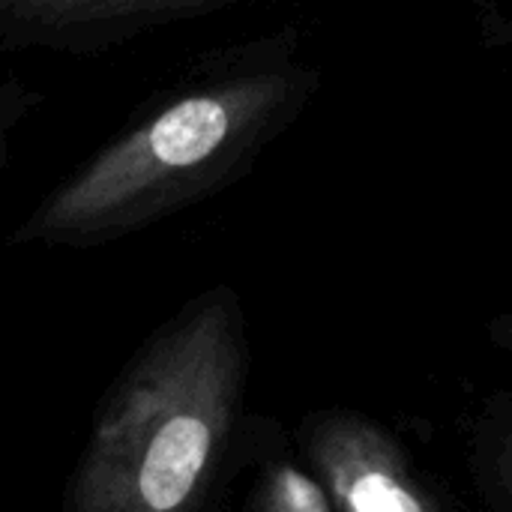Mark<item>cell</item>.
<instances>
[{
	"label": "cell",
	"instance_id": "4",
	"mask_svg": "<svg viewBox=\"0 0 512 512\" xmlns=\"http://www.w3.org/2000/svg\"><path fill=\"white\" fill-rule=\"evenodd\" d=\"M234 0H0V48L99 54Z\"/></svg>",
	"mask_w": 512,
	"mask_h": 512
},
{
	"label": "cell",
	"instance_id": "1",
	"mask_svg": "<svg viewBox=\"0 0 512 512\" xmlns=\"http://www.w3.org/2000/svg\"><path fill=\"white\" fill-rule=\"evenodd\" d=\"M324 87L294 27L204 54L171 96L69 174L12 243L102 246L243 180Z\"/></svg>",
	"mask_w": 512,
	"mask_h": 512
},
{
	"label": "cell",
	"instance_id": "9",
	"mask_svg": "<svg viewBox=\"0 0 512 512\" xmlns=\"http://www.w3.org/2000/svg\"><path fill=\"white\" fill-rule=\"evenodd\" d=\"M486 339L498 351H510L512 354V312H498L486 321Z\"/></svg>",
	"mask_w": 512,
	"mask_h": 512
},
{
	"label": "cell",
	"instance_id": "5",
	"mask_svg": "<svg viewBox=\"0 0 512 512\" xmlns=\"http://www.w3.org/2000/svg\"><path fill=\"white\" fill-rule=\"evenodd\" d=\"M243 444L258 465L255 486L246 498L252 512H336L327 489L303 462L294 441H288L279 423L255 417L246 420Z\"/></svg>",
	"mask_w": 512,
	"mask_h": 512
},
{
	"label": "cell",
	"instance_id": "7",
	"mask_svg": "<svg viewBox=\"0 0 512 512\" xmlns=\"http://www.w3.org/2000/svg\"><path fill=\"white\" fill-rule=\"evenodd\" d=\"M480 42L512 63V0H468Z\"/></svg>",
	"mask_w": 512,
	"mask_h": 512
},
{
	"label": "cell",
	"instance_id": "2",
	"mask_svg": "<svg viewBox=\"0 0 512 512\" xmlns=\"http://www.w3.org/2000/svg\"><path fill=\"white\" fill-rule=\"evenodd\" d=\"M252 348L240 294L207 288L123 366L66 483L72 512L207 507L243 432Z\"/></svg>",
	"mask_w": 512,
	"mask_h": 512
},
{
	"label": "cell",
	"instance_id": "8",
	"mask_svg": "<svg viewBox=\"0 0 512 512\" xmlns=\"http://www.w3.org/2000/svg\"><path fill=\"white\" fill-rule=\"evenodd\" d=\"M21 105H24V90L12 78H6L0 84V171L9 156V132L21 120Z\"/></svg>",
	"mask_w": 512,
	"mask_h": 512
},
{
	"label": "cell",
	"instance_id": "3",
	"mask_svg": "<svg viewBox=\"0 0 512 512\" xmlns=\"http://www.w3.org/2000/svg\"><path fill=\"white\" fill-rule=\"evenodd\" d=\"M294 444L336 512H450L456 498L375 414L327 405L309 411Z\"/></svg>",
	"mask_w": 512,
	"mask_h": 512
},
{
	"label": "cell",
	"instance_id": "6",
	"mask_svg": "<svg viewBox=\"0 0 512 512\" xmlns=\"http://www.w3.org/2000/svg\"><path fill=\"white\" fill-rule=\"evenodd\" d=\"M465 459L480 501L512 512V390L486 396L465 423Z\"/></svg>",
	"mask_w": 512,
	"mask_h": 512
}]
</instances>
